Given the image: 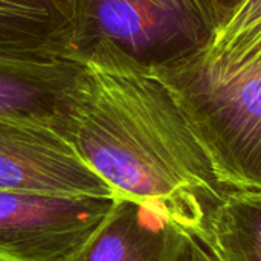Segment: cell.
Returning <instances> with one entry per match:
<instances>
[{
  "label": "cell",
  "mask_w": 261,
  "mask_h": 261,
  "mask_svg": "<svg viewBox=\"0 0 261 261\" xmlns=\"http://www.w3.org/2000/svg\"><path fill=\"white\" fill-rule=\"evenodd\" d=\"M177 226L136 200L115 196L104 220L70 261H167Z\"/></svg>",
  "instance_id": "obj_7"
},
{
  "label": "cell",
  "mask_w": 261,
  "mask_h": 261,
  "mask_svg": "<svg viewBox=\"0 0 261 261\" xmlns=\"http://www.w3.org/2000/svg\"><path fill=\"white\" fill-rule=\"evenodd\" d=\"M76 0H0V61L52 64L72 58Z\"/></svg>",
  "instance_id": "obj_6"
},
{
  "label": "cell",
  "mask_w": 261,
  "mask_h": 261,
  "mask_svg": "<svg viewBox=\"0 0 261 261\" xmlns=\"http://www.w3.org/2000/svg\"><path fill=\"white\" fill-rule=\"evenodd\" d=\"M199 242L213 261H261V191L228 190Z\"/></svg>",
  "instance_id": "obj_9"
},
{
  "label": "cell",
  "mask_w": 261,
  "mask_h": 261,
  "mask_svg": "<svg viewBox=\"0 0 261 261\" xmlns=\"http://www.w3.org/2000/svg\"><path fill=\"white\" fill-rule=\"evenodd\" d=\"M78 67L76 60L52 64L0 61V113L52 125L58 102Z\"/></svg>",
  "instance_id": "obj_8"
},
{
  "label": "cell",
  "mask_w": 261,
  "mask_h": 261,
  "mask_svg": "<svg viewBox=\"0 0 261 261\" xmlns=\"http://www.w3.org/2000/svg\"><path fill=\"white\" fill-rule=\"evenodd\" d=\"M246 0H213V3H214V6L217 8V11H219V14L222 15V18H223V23L245 3ZM222 23V24H223Z\"/></svg>",
  "instance_id": "obj_12"
},
{
  "label": "cell",
  "mask_w": 261,
  "mask_h": 261,
  "mask_svg": "<svg viewBox=\"0 0 261 261\" xmlns=\"http://www.w3.org/2000/svg\"><path fill=\"white\" fill-rule=\"evenodd\" d=\"M76 61L52 127L115 196L159 211L199 240L228 188L171 89L109 44Z\"/></svg>",
  "instance_id": "obj_1"
},
{
  "label": "cell",
  "mask_w": 261,
  "mask_h": 261,
  "mask_svg": "<svg viewBox=\"0 0 261 261\" xmlns=\"http://www.w3.org/2000/svg\"><path fill=\"white\" fill-rule=\"evenodd\" d=\"M115 197L0 191V261H70Z\"/></svg>",
  "instance_id": "obj_4"
},
{
  "label": "cell",
  "mask_w": 261,
  "mask_h": 261,
  "mask_svg": "<svg viewBox=\"0 0 261 261\" xmlns=\"http://www.w3.org/2000/svg\"><path fill=\"white\" fill-rule=\"evenodd\" d=\"M0 191L115 197L49 122L8 113H0Z\"/></svg>",
  "instance_id": "obj_5"
},
{
  "label": "cell",
  "mask_w": 261,
  "mask_h": 261,
  "mask_svg": "<svg viewBox=\"0 0 261 261\" xmlns=\"http://www.w3.org/2000/svg\"><path fill=\"white\" fill-rule=\"evenodd\" d=\"M151 70L174 93L222 185L261 191V50L232 64L194 55Z\"/></svg>",
  "instance_id": "obj_2"
},
{
  "label": "cell",
  "mask_w": 261,
  "mask_h": 261,
  "mask_svg": "<svg viewBox=\"0 0 261 261\" xmlns=\"http://www.w3.org/2000/svg\"><path fill=\"white\" fill-rule=\"evenodd\" d=\"M167 261H213V258L196 237L177 228Z\"/></svg>",
  "instance_id": "obj_11"
},
{
  "label": "cell",
  "mask_w": 261,
  "mask_h": 261,
  "mask_svg": "<svg viewBox=\"0 0 261 261\" xmlns=\"http://www.w3.org/2000/svg\"><path fill=\"white\" fill-rule=\"evenodd\" d=\"M222 23L213 0H76L72 58L109 44L159 69L203 52Z\"/></svg>",
  "instance_id": "obj_3"
},
{
  "label": "cell",
  "mask_w": 261,
  "mask_h": 261,
  "mask_svg": "<svg viewBox=\"0 0 261 261\" xmlns=\"http://www.w3.org/2000/svg\"><path fill=\"white\" fill-rule=\"evenodd\" d=\"M261 50V0H246L197 54L206 63L232 64Z\"/></svg>",
  "instance_id": "obj_10"
}]
</instances>
